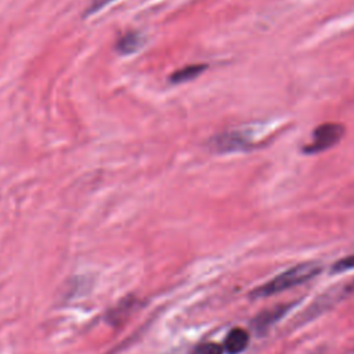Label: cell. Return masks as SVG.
<instances>
[{"label":"cell","mask_w":354,"mask_h":354,"mask_svg":"<svg viewBox=\"0 0 354 354\" xmlns=\"http://www.w3.org/2000/svg\"><path fill=\"white\" fill-rule=\"evenodd\" d=\"M319 271H321V267L318 263L308 261V263L297 264V266L278 274L277 277L267 281L266 283L257 286L252 292V296L259 299V297H267V296H271L275 293H281L283 290L292 289L293 286L304 283L306 281L314 278Z\"/></svg>","instance_id":"1"},{"label":"cell","mask_w":354,"mask_h":354,"mask_svg":"<svg viewBox=\"0 0 354 354\" xmlns=\"http://www.w3.org/2000/svg\"><path fill=\"white\" fill-rule=\"evenodd\" d=\"M344 136V126L335 122H328L317 126V129L313 131L311 141L304 145L303 152L304 153H318L322 151H326L332 147H335L342 137Z\"/></svg>","instance_id":"2"},{"label":"cell","mask_w":354,"mask_h":354,"mask_svg":"<svg viewBox=\"0 0 354 354\" xmlns=\"http://www.w3.org/2000/svg\"><path fill=\"white\" fill-rule=\"evenodd\" d=\"M254 144L239 130H227L213 136L209 141V148L217 153H231L250 151Z\"/></svg>","instance_id":"3"},{"label":"cell","mask_w":354,"mask_h":354,"mask_svg":"<svg viewBox=\"0 0 354 354\" xmlns=\"http://www.w3.org/2000/svg\"><path fill=\"white\" fill-rule=\"evenodd\" d=\"M249 344V333L242 328H234L224 339V351L228 354H239Z\"/></svg>","instance_id":"4"},{"label":"cell","mask_w":354,"mask_h":354,"mask_svg":"<svg viewBox=\"0 0 354 354\" xmlns=\"http://www.w3.org/2000/svg\"><path fill=\"white\" fill-rule=\"evenodd\" d=\"M144 44V36L140 32L129 30L122 35L116 44V51L122 55H130L138 51Z\"/></svg>","instance_id":"5"},{"label":"cell","mask_w":354,"mask_h":354,"mask_svg":"<svg viewBox=\"0 0 354 354\" xmlns=\"http://www.w3.org/2000/svg\"><path fill=\"white\" fill-rule=\"evenodd\" d=\"M286 306H278L274 308H268L263 313H260L254 319H253V326L257 330H264L266 328H268L272 322H275L278 318H281L285 311H286Z\"/></svg>","instance_id":"6"},{"label":"cell","mask_w":354,"mask_h":354,"mask_svg":"<svg viewBox=\"0 0 354 354\" xmlns=\"http://www.w3.org/2000/svg\"><path fill=\"white\" fill-rule=\"evenodd\" d=\"M205 69H206V65H203V64L187 65V66H184V68L176 71V72L173 73V76L170 77V80H171L174 84L184 83V82H189V80L198 77Z\"/></svg>","instance_id":"7"},{"label":"cell","mask_w":354,"mask_h":354,"mask_svg":"<svg viewBox=\"0 0 354 354\" xmlns=\"http://www.w3.org/2000/svg\"><path fill=\"white\" fill-rule=\"evenodd\" d=\"M223 353H224L223 346L213 343V342L201 343L189 351V354H223Z\"/></svg>","instance_id":"8"},{"label":"cell","mask_w":354,"mask_h":354,"mask_svg":"<svg viewBox=\"0 0 354 354\" xmlns=\"http://www.w3.org/2000/svg\"><path fill=\"white\" fill-rule=\"evenodd\" d=\"M350 270H354V254L343 257L333 264L335 272H344V271H350Z\"/></svg>","instance_id":"9"},{"label":"cell","mask_w":354,"mask_h":354,"mask_svg":"<svg viewBox=\"0 0 354 354\" xmlns=\"http://www.w3.org/2000/svg\"><path fill=\"white\" fill-rule=\"evenodd\" d=\"M116 0H91V3L88 4V10H87V15L88 14H94L98 12L100 10H102L104 7L109 6L111 3H113Z\"/></svg>","instance_id":"10"}]
</instances>
